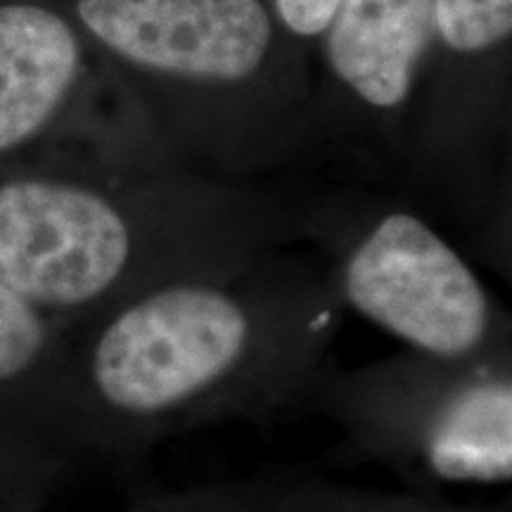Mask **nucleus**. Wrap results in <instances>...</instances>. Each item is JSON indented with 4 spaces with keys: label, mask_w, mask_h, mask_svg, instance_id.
<instances>
[{
    "label": "nucleus",
    "mask_w": 512,
    "mask_h": 512,
    "mask_svg": "<svg viewBox=\"0 0 512 512\" xmlns=\"http://www.w3.org/2000/svg\"><path fill=\"white\" fill-rule=\"evenodd\" d=\"M72 330L76 458L140 460L159 441L304 408L330 366L332 304L266 306L202 278L145 290Z\"/></svg>",
    "instance_id": "1"
},
{
    "label": "nucleus",
    "mask_w": 512,
    "mask_h": 512,
    "mask_svg": "<svg viewBox=\"0 0 512 512\" xmlns=\"http://www.w3.org/2000/svg\"><path fill=\"white\" fill-rule=\"evenodd\" d=\"M304 408L330 418L358 456L420 494L512 479V358L446 361L406 351L354 370L330 366Z\"/></svg>",
    "instance_id": "2"
},
{
    "label": "nucleus",
    "mask_w": 512,
    "mask_h": 512,
    "mask_svg": "<svg viewBox=\"0 0 512 512\" xmlns=\"http://www.w3.org/2000/svg\"><path fill=\"white\" fill-rule=\"evenodd\" d=\"M143 254V230L105 192L55 178L0 183V285L69 328L112 309Z\"/></svg>",
    "instance_id": "3"
},
{
    "label": "nucleus",
    "mask_w": 512,
    "mask_h": 512,
    "mask_svg": "<svg viewBox=\"0 0 512 512\" xmlns=\"http://www.w3.org/2000/svg\"><path fill=\"white\" fill-rule=\"evenodd\" d=\"M349 306L418 354L479 361L510 354L484 285L460 254L408 211L356 242L342 268Z\"/></svg>",
    "instance_id": "4"
},
{
    "label": "nucleus",
    "mask_w": 512,
    "mask_h": 512,
    "mask_svg": "<svg viewBox=\"0 0 512 512\" xmlns=\"http://www.w3.org/2000/svg\"><path fill=\"white\" fill-rule=\"evenodd\" d=\"M76 15L124 60L197 81L247 79L273 36L259 0H76Z\"/></svg>",
    "instance_id": "5"
},
{
    "label": "nucleus",
    "mask_w": 512,
    "mask_h": 512,
    "mask_svg": "<svg viewBox=\"0 0 512 512\" xmlns=\"http://www.w3.org/2000/svg\"><path fill=\"white\" fill-rule=\"evenodd\" d=\"M72 328L0 285V427L74 460Z\"/></svg>",
    "instance_id": "6"
},
{
    "label": "nucleus",
    "mask_w": 512,
    "mask_h": 512,
    "mask_svg": "<svg viewBox=\"0 0 512 512\" xmlns=\"http://www.w3.org/2000/svg\"><path fill=\"white\" fill-rule=\"evenodd\" d=\"M81 43L57 12L0 5V152L29 143L79 79Z\"/></svg>",
    "instance_id": "7"
},
{
    "label": "nucleus",
    "mask_w": 512,
    "mask_h": 512,
    "mask_svg": "<svg viewBox=\"0 0 512 512\" xmlns=\"http://www.w3.org/2000/svg\"><path fill=\"white\" fill-rule=\"evenodd\" d=\"M437 36L434 0H344L328 27L335 74L368 105H401Z\"/></svg>",
    "instance_id": "8"
},
{
    "label": "nucleus",
    "mask_w": 512,
    "mask_h": 512,
    "mask_svg": "<svg viewBox=\"0 0 512 512\" xmlns=\"http://www.w3.org/2000/svg\"><path fill=\"white\" fill-rule=\"evenodd\" d=\"M273 512H510V505H458L437 494H396L328 482L323 477L290 475L275 498Z\"/></svg>",
    "instance_id": "9"
},
{
    "label": "nucleus",
    "mask_w": 512,
    "mask_h": 512,
    "mask_svg": "<svg viewBox=\"0 0 512 512\" xmlns=\"http://www.w3.org/2000/svg\"><path fill=\"white\" fill-rule=\"evenodd\" d=\"M67 467L53 446L0 427V512H41Z\"/></svg>",
    "instance_id": "10"
},
{
    "label": "nucleus",
    "mask_w": 512,
    "mask_h": 512,
    "mask_svg": "<svg viewBox=\"0 0 512 512\" xmlns=\"http://www.w3.org/2000/svg\"><path fill=\"white\" fill-rule=\"evenodd\" d=\"M290 475L249 477L169 494H138L126 512H273Z\"/></svg>",
    "instance_id": "11"
},
{
    "label": "nucleus",
    "mask_w": 512,
    "mask_h": 512,
    "mask_svg": "<svg viewBox=\"0 0 512 512\" xmlns=\"http://www.w3.org/2000/svg\"><path fill=\"white\" fill-rule=\"evenodd\" d=\"M434 29L458 53L494 48L510 36L512 0H434Z\"/></svg>",
    "instance_id": "12"
},
{
    "label": "nucleus",
    "mask_w": 512,
    "mask_h": 512,
    "mask_svg": "<svg viewBox=\"0 0 512 512\" xmlns=\"http://www.w3.org/2000/svg\"><path fill=\"white\" fill-rule=\"evenodd\" d=\"M275 10L297 36H320L335 19L344 0H273Z\"/></svg>",
    "instance_id": "13"
}]
</instances>
